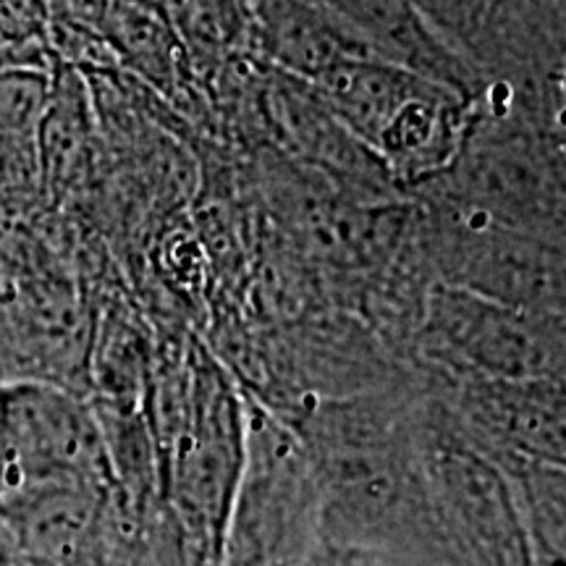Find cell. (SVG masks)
Instances as JSON below:
<instances>
[{"mask_svg":"<svg viewBox=\"0 0 566 566\" xmlns=\"http://www.w3.org/2000/svg\"><path fill=\"white\" fill-rule=\"evenodd\" d=\"M244 399V459L218 566H310L323 548V499L296 430L254 396Z\"/></svg>","mask_w":566,"mask_h":566,"instance_id":"6da1fadb","label":"cell"},{"mask_svg":"<svg viewBox=\"0 0 566 566\" xmlns=\"http://www.w3.org/2000/svg\"><path fill=\"white\" fill-rule=\"evenodd\" d=\"M160 424L184 556L192 566H218L226 514L244 459L242 394L233 391L210 359H200Z\"/></svg>","mask_w":566,"mask_h":566,"instance_id":"7a4b0ae2","label":"cell"},{"mask_svg":"<svg viewBox=\"0 0 566 566\" xmlns=\"http://www.w3.org/2000/svg\"><path fill=\"white\" fill-rule=\"evenodd\" d=\"M105 424L71 388L0 386V516L69 491H108Z\"/></svg>","mask_w":566,"mask_h":566,"instance_id":"3957f363","label":"cell"},{"mask_svg":"<svg viewBox=\"0 0 566 566\" xmlns=\"http://www.w3.org/2000/svg\"><path fill=\"white\" fill-rule=\"evenodd\" d=\"M417 438L433 504L470 566H537L512 478L470 441L446 401L420 405Z\"/></svg>","mask_w":566,"mask_h":566,"instance_id":"277c9868","label":"cell"},{"mask_svg":"<svg viewBox=\"0 0 566 566\" xmlns=\"http://www.w3.org/2000/svg\"><path fill=\"white\" fill-rule=\"evenodd\" d=\"M338 122L396 168L428 171L454 155L459 111L443 84L391 61H346L315 76Z\"/></svg>","mask_w":566,"mask_h":566,"instance_id":"5b68a950","label":"cell"},{"mask_svg":"<svg viewBox=\"0 0 566 566\" xmlns=\"http://www.w3.org/2000/svg\"><path fill=\"white\" fill-rule=\"evenodd\" d=\"M428 354L457 378L564 380V313L514 307L441 283L422 331Z\"/></svg>","mask_w":566,"mask_h":566,"instance_id":"8992f818","label":"cell"},{"mask_svg":"<svg viewBox=\"0 0 566 566\" xmlns=\"http://www.w3.org/2000/svg\"><path fill=\"white\" fill-rule=\"evenodd\" d=\"M459 212V210H457ZM443 265L449 286L514 304V307L564 313L562 247L541 233L459 212L446 231Z\"/></svg>","mask_w":566,"mask_h":566,"instance_id":"52a82bcc","label":"cell"},{"mask_svg":"<svg viewBox=\"0 0 566 566\" xmlns=\"http://www.w3.org/2000/svg\"><path fill=\"white\" fill-rule=\"evenodd\" d=\"M446 407L501 470L564 467V380L459 378Z\"/></svg>","mask_w":566,"mask_h":566,"instance_id":"ba28073f","label":"cell"},{"mask_svg":"<svg viewBox=\"0 0 566 566\" xmlns=\"http://www.w3.org/2000/svg\"><path fill=\"white\" fill-rule=\"evenodd\" d=\"M525 139L483 137L459 155L451 208L554 239L562 179Z\"/></svg>","mask_w":566,"mask_h":566,"instance_id":"9c48e42d","label":"cell"},{"mask_svg":"<svg viewBox=\"0 0 566 566\" xmlns=\"http://www.w3.org/2000/svg\"><path fill=\"white\" fill-rule=\"evenodd\" d=\"M48 87L34 74L0 76V132L27 134L45 116Z\"/></svg>","mask_w":566,"mask_h":566,"instance_id":"30bf717a","label":"cell"},{"mask_svg":"<svg viewBox=\"0 0 566 566\" xmlns=\"http://www.w3.org/2000/svg\"><path fill=\"white\" fill-rule=\"evenodd\" d=\"M45 24L42 0H0V38L30 40Z\"/></svg>","mask_w":566,"mask_h":566,"instance_id":"8fae6325","label":"cell"}]
</instances>
